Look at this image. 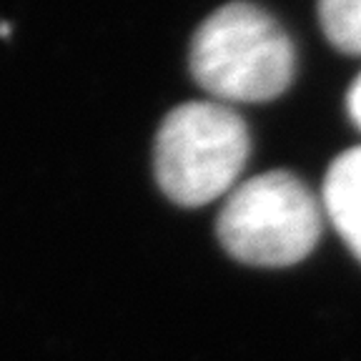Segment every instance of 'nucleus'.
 <instances>
[{"label": "nucleus", "mask_w": 361, "mask_h": 361, "mask_svg": "<svg viewBox=\"0 0 361 361\" xmlns=\"http://www.w3.org/2000/svg\"><path fill=\"white\" fill-rule=\"evenodd\" d=\"M188 68L211 101L269 103L283 96L296 78V45L264 6L231 0L196 28Z\"/></svg>", "instance_id": "obj_1"}, {"label": "nucleus", "mask_w": 361, "mask_h": 361, "mask_svg": "<svg viewBox=\"0 0 361 361\" xmlns=\"http://www.w3.org/2000/svg\"><path fill=\"white\" fill-rule=\"evenodd\" d=\"M251 153L246 121L219 101H188L161 121L153 169L161 191L180 206H203L236 188Z\"/></svg>", "instance_id": "obj_2"}, {"label": "nucleus", "mask_w": 361, "mask_h": 361, "mask_svg": "<svg viewBox=\"0 0 361 361\" xmlns=\"http://www.w3.org/2000/svg\"><path fill=\"white\" fill-rule=\"evenodd\" d=\"M324 206L299 176L269 171L228 193L219 238L236 261L281 269L304 261L322 233Z\"/></svg>", "instance_id": "obj_3"}, {"label": "nucleus", "mask_w": 361, "mask_h": 361, "mask_svg": "<svg viewBox=\"0 0 361 361\" xmlns=\"http://www.w3.org/2000/svg\"><path fill=\"white\" fill-rule=\"evenodd\" d=\"M324 214L361 261V146L341 153L324 180Z\"/></svg>", "instance_id": "obj_4"}, {"label": "nucleus", "mask_w": 361, "mask_h": 361, "mask_svg": "<svg viewBox=\"0 0 361 361\" xmlns=\"http://www.w3.org/2000/svg\"><path fill=\"white\" fill-rule=\"evenodd\" d=\"M319 23L336 51L361 56V0H319Z\"/></svg>", "instance_id": "obj_5"}, {"label": "nucleus", "mask_w": 361, "mask_h": 361, "mask_svg": "<svg viewBox=\"0 0 361 361\" xmlns=\"http://www.w3.org/2000/svg\"><path fill=\"white\" fill-rule=\"evenodd\" d=\"M346 111H349L354 126L361 130V73L356 75V80L349 88V96H346Z\"/></svg>", "instance_id": "obj_6"}]
</instances>
